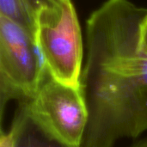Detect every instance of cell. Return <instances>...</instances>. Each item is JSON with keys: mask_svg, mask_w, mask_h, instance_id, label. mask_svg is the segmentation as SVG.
I'll list each match as a JSON object with an SVG mask.
<instances>
[{"mask_svg": "<svg viewBox=\"0 0 147 147\" xmlns=\"http://www.w3.org/2000/svg\"><path fill=\"white\" fill-rule=\"evenodd\" d=\"M13 125L16 134V147H65L40 131L22 109Z\"/></svg>", "mask_w": 147, "mask_h": 147, "instance_id": "cell-5", "label": "cell"}, {"mask_svg": "<svg viewBox=\"0 0 147 147\" xmlns=\"http://www.w3.org/2000/svg\"><path fill=\"white\" fill-rule=\"evenodd\" d=\"M26 116L46 135L65 147H81L89 110L81 87L55 80L47 72L40 88L22 102Z\"/></svg>", "mask_w": 147, "mask_h": 147, "instance_id": "cell-2", "label": "cell"}, {"mask_svg": "<svg viewBox=\"0 0 147 147\" xmlns=\"http://www.w3.org/2000/svg\"><path fill=\"white\" fill-rule=\"evenodd\" d=\"M27 7L36 17L43 11H56L62 10L63 4L65 0H23Z\"/></svg>", "mask_w": 147, "mask_h": 147, "instance_id": "cell-7", "label": "cell"}, {"mask_svg": "<svg viewBox=\"0 0 147 147\" xmlns=\"http://www.w3.org/2000/svg\"><path fill=\"white\" fill-rule=\"evenodd\" d=\"M143 40H144V44L146 46V48L147 50V19L144 26V31H143Z\"/></svg>", "mask_w": 147, "mask_h": 147, "instance_id": "cell-9", "label": "cell"}, {"mask_svg": "<svg viewBox=\"0 0 147 147\" xmlns=\"http://www.w3.org/2000/svg\"><path fill=\"white\" fill-rule=\"evenodd\" d=\"M0 16H3L35 37L37 20L23 0H0Z\"/></svg>", "mask_w": 147, "mask_h": 147, "instance_id": "cell-6", "label": "cell"}, {"mask_svg": "<svg viewBox=\"0 0 147 147\" xmlns=\"http://www.w3.org/2000/svg\"><path fill=\"white\" fill-rule=\"evenodd\" d=\"M36 43L50 75L72 87H81L83 39L75 7L65 0L62 10L37 16Z\"/></svg>", "mask_w": 147, "mask_h": 147, "instance_id": "cell-3", "label": "cell"}, {"mask_svg": "<svg viewBox=\"0 0 147 147\" xmlns=\"http://www.w3.org/2000/svg\"><path fill=\"white\" fill-rule=\"evenodd\" d=\"M47 69L35 37L0 16V83L4 99H30L40 88Z\"/></svg>", "mask_w": 147, "mask_h": 147, "instance_id": "cell-4", "label": "cell"}, {"mask_svg": "<svg viewBox=\"0 0 147 147\" xmlns=\"http://www.w3.org/2000/svg\"><path fill=\"white\" fill-rule=\"evenodd\" d=\"M0 147H16V134L14 125L8 133H1Z\"/></svg>", "mask_w": 147, "mask_h": 147, "instance_id": "cell-8", "label": "cell"}, {"mask_svg": "<svg viewBox=\"0 0 147 147\" xmlns=\"http://www.w3.org/2000/svg\"><path fill=\"white\" fill-rule=\"evenodd\" d=\"M147 8L107 0L86 22L81 77L89 121L81 147H115L147 132Z\"/></svg>", "mask_w": 147, "mask_h": 147, "instance_id": "cell-1", "label": "cell"}]
</instances>
